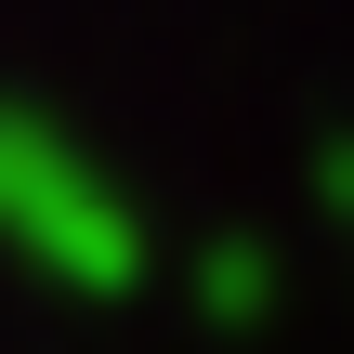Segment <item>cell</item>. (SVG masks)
I'll return each mask as SVG.
<instances>
[{"label":"cell","instance_id":"cell-1","mask_svg":"<svg viewBox=\"0 0 354 354\" xmlns=\"http://www.w3.org/2000/svg\"><path fill=\"white\" fill-rule=\"evenodd\" d=\"M0 236H13L53 289H92V302H118V289L145 276L131 197H118L53 118H26V105H0Z\"/></svg>","mask_w":354,"mask_h":354},{"label":"cell","instance_id":"cell-2","mask_svg":"<svg viewBox=\"0 0 354 354\" xmlns=\"http://www.w3.org/2000/svg\"><path fill=\"white\" fill-rule=\"evenodd\" d=\"M263 302H276V250H263V236H210V250H197V315H210V328H250Z\"/></svg>","mask_w":354,"mask_h":354},{"label":"cell","instance_id":"cell-3","mask_svg":"<svg viewBox=\"0 0 354 354\" xmlns=\"http://www.w3.org/2000/svg\"><path fill=\"white\" fill-rule=\"evenodd\" d=\"M315 197H328V210H342V223H354V131H342V145H328V158H315Z\"/></svg>","mask_w":354,"mask_h":354}]
</instances>
